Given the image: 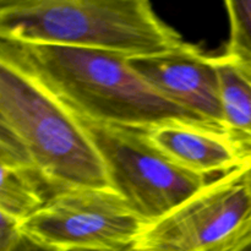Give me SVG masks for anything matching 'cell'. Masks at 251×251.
Returning a JSON list of instances; mask_svg holds the SVG:
<instances>
[{
  "mask_svg": "<svg viewBox=\"0 0 251 251\" xmlns=\"http://www.w3.org/2000/svg\"><path fill=\"white\" fill-rule=\"evenodd\" d=\"M150 145L173 163L205 178L222 176L249 163L250 157L227 130L199 123H161L141 130Z\"/></svg>",
  "mask_w": 251,
  "mask_h": 251,
  "instance_id": "ba28073f",
  "label": "cell"
},
{
  "mask_svg": "<svg viewBox=\"0 0 251 251\" xmlns=\"http://www.w3.org/2000/svg\"><path fill=\"white\" fill-rule=\"evenodd\" d=\"M248 180H249V185H250V190H251V154H250L249 168H248Z\"/></svg>",
  "mask_w": 251,
  "mask_h": 251,
  "instance_id": "5bb4252c",
  "label": "cell"
},
{
  "mask_svg": "<svg viewBox=\"0 0 251 251\" xmlns=\"http://www.w3.org/2000/svg\"><path fill=\"white\" fill-rule=\"evenodd\" d=\"M124 251H131V250H130V249H129V250H124Z\"/></svg>",
  "mask_w": 251,
  "mask_h": 251,
  "instance_id": "9a60e30c",
  "label": "cell"
},
{
  "mask_svg": "<svg viewBox=\"0 0 251 251\" xmlns=\"http://www.w3.org/2000/svg\"><path fill=\"white\" fill-rule=\"evenodd\" d=\"M229 251H251V233H249L239 244L235 245V247Z\"/></svg>",
  "mask_w": 251,
  "mask_h": 251,
  "instance_id": "4fadbf2b",
  "label": "cell"
},
{
  "mask_svg": "<svg viewBox=\"0 0 251 251\" xmlns=\"http://www.w3.org/2000/svg\"><path fill=\"white\" fill-rule=\"evenodd\" d=\"M7 251H55L48 249V248L43 247V245H39L37 243L32 242V240L27 239L26 237L21 235V237L17 239V242L12 245Z\"/></svg>",
  "mask_w": 251,
  "mask_h": 251,
  "instance_id": "7c38bea8",
  "label": "cell"
},
{
  "mask_svg": "<svg viewBox=\"0 0 251 251\" xmlns=\"http://www.w3.org/2000/svg\"><path fill=\"white\" fill-rule=\"evenodd\" d=\"M127 58L97 49L0 41V64L24 74L75 117L134 130L173 120L208 125L158 95Z\"/></svg>",
  "mask_w": 251,
  "mask_h": 251,
  "instance_id": "6da1fadb",
  "label": "cell"
},
{
  "mask_svg": "<svg viewBox=\"0 0 251 251\" xmlns=\"http://www.w3.org/2000/svg\"><path fill=\"white\" fill-rule=\"evenodd\" d=\"M0 215L21 225L55 194L31 168L0 164Z\"/></svg>",
  "mask_w": 251,
  "mask_h": 251,
  "instance_id": "30bf717a",
  "label": "cell"
},
{
  "mask_svg": "<svg viewBox=\"0 0 251 251\" xmlns=\"http://www.w3.org/2000/svg\"><path fill=\"white\" fill-rule=\"evenodd\" d=\"M127 63L158 95L206 124L227 130L215 56L183 42L163 53L129 56Z\"/></svg>",
  "mask_w": 251,
  "mask_h": 251,
  "instance_id": "52a82bcc",
  "label": "cell"
},
{
  "mask_svg": "<svg viewBox=\"0 0 251 251\" xmlns=\"http://www.w3.org/2000/svg\"><path fill=\"white\" fill-rule=\"evenodd\" d=\"M149 223L114 189H76L51 196L20 233L55 251H124Z\"/></svg>",
  "mask_w": 251,
  "mask_h": 251,
  "instance_id": "8992f818",
  "label": "cell"
},
{
  "mask_svg": "<svg viewBox=\"0 0 251 251\" xmlns=\"http://www.w3.org/2000/svg\"><path fill=\"white\" fill-rule=\"evenodd\" d=\"M227 131L251 154V60L225 51L216 55Z\"/></svg>",
  "mask_w": 251,
  "mask_h": 251,
  "instance_id": "9c48e42d",
  "label": "cell"
},
{
  "mask_svg": "<svg viewBox=\"0 0 251 251\" xmlns=\"http://www.w3.org/2000/svg\"><path fill=\"white\" fill-rule=\"evenodd\" d=\"M250 162V161H249ZM249 163L147 225L131 251H229L251 233Z\"/></svg>",
  "mask_w": 251,
  "mask_h": 251,
  "instance_id": "5b68a950",
  "label": "cell"
},
{
  "mask_svg": "<svg viewBox=\"0 0 251 251\" xmlns=\"http://www.w3.org/2000/svg\"><path fill=\"white\" fill-rule=\"evenodd\" d=\"M225 7L229 20V41L226 51L251 60V0H227Z\"/></svg>",
  "mask_w": 251,
  "mask_h": 251,
  "instance_id": "8fae6325",
  "label": "cell"
},
{
  "mask_svg": "<svg viewBox=\"0 0 251 251\" xmlns=\"http://www.w3.org/2000/svg\"><path fill=\"white\" fill-rule=\"evenodd\" d=\"M76 119L100 152L114 190L150 223L212 180L176 166L149 144L141 130Z\"/></svg>",
  "mask_w": 251,
  "mask_h": 251,
  "instance_id": "277c9868",
  "label": "cell"
},
{
  "mask_svg": "<svg viewBox=\"0 0 251 251\" xmlns=\"http://www.w3.org/2000/svg\"><path fill=\"white\" fill-rule=\"evenodd\" d=\"M0 127L19 142L54 194L114 189L100 152L75 115L5 64H0Z\"/></svg>",
  "mask_w": 251,
  "mask_h": 251,
  "instance_id": "3957f363",
  "label": "cell"
},
{
  "mask_svg": "<svg viewBox=\"0 0 251 251\" xmlns=\"http://www.w3.org/2000/svg\"><path fill=\"white\" fill-rule=\"evenodd\" d=\"M0 38L126 56L163 53L184 42L146 0H1Z\"/></svg>",
  "mask_w": 251,
  "mask_h": 251,
  "instance_id": "7a4b0ae2",
  "label": "cell"
}]
</instances>
